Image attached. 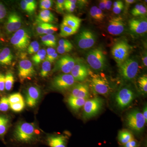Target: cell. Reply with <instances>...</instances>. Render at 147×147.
I'll return each instance as SVG.
<instances>
[{
	"label": "cell",
	"instance_id": "cell-1",
	"mask_svg": "<svg viewBox=\"0 0 147 147\" xmlns=\"http://www.w3.org/2000/svg\"><path fill=\"white\" fill-rule=\"evenodd\" d=\"M36 130L34 124L26 122L20 123L14 130V139L17 142L24 144L32 143L36 138Z\"/></svg>",
	"mask_w": 147,
	"mask_h": 147
},
{
	"label": "cell",
	"instance_id": "cell-2",
	"mask_svg": "<svg viewBox=\"0 0 147 147\" xmlns=\"http://www.w3.org/2000/svg\"><path fill=\"white\" fill-rule=\"evenodd\" d=\"M88 63L96 71H102L106 65V57L100 48H94L87 53L86 57Z\"/></svg>",
	"mask_w": 147,
	"mask_h": 147
},
{
	"label": "cell",
	"instance_id": "cell-3",
	"mask_svg": "<svg viewBox=\"0 0 147 147\" xmlns=\"http://www.w3.org/2000/svg\"><path fill=\"white\" fill-rule=\"evenodd\" d=\"M119 73L125 81H131L136 77L139 69L138 61L133 58H128L119 66Z\"/></svg>",
	"mask_w": 147,
	"mask_h": 147
},
{
	"label": "cell",
	"instance_id": "cell-4",
	"mask_svg": "<svg viewBox=\"0 0 147 147\" xmlns=\"http://www.w3.org/2000/svg\"><path fill=\"white\" fill-rule=\"evenodd\" d=\"M130 50V45L124 40H119L113 45L111 54L118 66L128 59Z\"/></svg>",
	"mask_w": 147,
	"mask_h": 147
},
{
	"label": "cell",
	"instance_id": "cell-5",
	"mask_svg": "<svg viewBox=\"0 0 147 147\" xmlns=\"http://www.w3.org/2000/svg\"><path fill=\"white\" fill-rule=\"evenodd\" d=\"M90 84L92 89L98 94L107 96L112 90L108 80L98 74L92 75Z\"/></svg>",
	"mask_w": 147,
	"mask_h": 147
},
{
	"label": "cell",
	"instance_id": "cell-6",
	"mask_svg": "<svg viewBox=\"0 0 147 147\" xmlns=\"http://www.w3.org/2000/svg\"><path fill=\"white\" fill-rule=\"evenodd\" d=\"M126 122L129 128L137 132L142 131L147 123L142 112L136 109L127 114Z\"/></svg>",
	"mask_w": 147,
	"mask_h": 147
},
{
	"label": "cell",
	"instance_id": "cell-7",
	"mask_svg": "<svg viewBox=\"0 0 147 147\" xmlns=\"http://www.w3.org/2000/svg\"><path fill=\"white\" fill-rule=\"evenodd\" d=\"M31 36L26 29H20L11 37L10 42L15 48L20 50L28 49L30 43Z\"/></svg>",
	"mask_w": 147,
	"mask_h": 147
},
{
	"label": "cell",
	"instance_id": "cell-8",
	"mask_svg": "<svg viewBox=\"0 0 147 147\" xmlns=\"http://www.w3.org/2000/svg\"><path fill=\"white\" fill-rule=\"evenodd\" d=\"M103 104V100L100 98L88 99L83 106V118L88 119L96 116L102 109Z\"/></svg>",
	"mask_w": 147,
	"mask_h": 147
},
{
	"label": "cell",
	"instance_id": "cell-9",
	"mask_svg": "<svg viewBox=\"0 0 147 147\" xmlns=\"http://www.w3.org/2000/svg\"><path fill=\"white\" fill-rule=\"evenodd\" d=\"M134 98V93L132 90L128 88H123L116 94L115 101L119 109L123 110L131 105Z\"/></svg>",
	"mask_w": 147,
	"mask_h": 147
},
{
	"label": "cell",
	"instance_id": "cell-10",
	"mask_svg": "<svg viewBox=\"0 0 147 147\" xmlns=\"http://www.w3.org/2000/svg\"><path fill=\"white\" fill-rule=\"evenodd\" d=\"M96 41L95 35L89 30H84L81 31L76 37V45L82 50H87L93 47Z\"/></svg>",
	"mask_w": 147,
	"mask_h": 147
},
{
	"label": "cell",
	"instance_id": "cell-11",
	"mask_svg": "<svg viewBox=\"0 0 147 147\" xmlns=\"http://www.w3.org/2000/svg\"><path fill=\"white\" fill-rule=\"evenodd\" d=\"M75 79L70 74H59L55 76L52 82L53 89L58 91L68 90L75 85Z\"/></svg>",
	"mask_w": 147,
	"mask_h": 147
},
{
	"label": "cell",
	"instance_id": "cell-12",
	"mask_svg": "<svg viewBox=\"0 0 147 147\" xmlns=\"http://www.w3.org/2000/svg\"><path fill=\"white\" fill-rule=\"evenodd\" d=\"M35 73V70L30 61L24 60L19 63L18 76L21 82H23L26 79H30L34 76Z\"/></svg>",
	"mask_w": 147,
	"mask_h": 147
},
{
	"label": "cell",
	"instance_id": "cell-13",
	"mask_svg": "<svg viewBox=\"0 0 147 147\" xmlns=\"http://www.w3.org/2000/svg\"><path fill=\"white\" fill-rule=\"evenodd\" d=\"M76 62V60L70 56L68 55L63 56L56 62L53 71H61L65 74L70 73Z\"/></svg>",
	"mask_w": 147,
	"mask_h": 147
},
{
	"label": "cell",
	"instance_id": "cell-14",
	"mask_svg": "<svg viewBox=\"0 0 147 147\" xmlns=\"http://www.w3.org/2000/svg\"><path fill=\"white\" fill-rule=\"evenodd\" d=\"M129 30L132 33L141 35L147 31V19L146 17L132 18L128 21Z\"/></svg>",
	"mask_w": 147,
	"mask_h": 147
},
{
	"label": "cell",
	"instance_id": "cell-15",
	"mask_svg": "<svg viewBox=\"0 0 147 147\" xmlns=\"http://www.w3.org/2000/svg\"><path fill=\"white\" fill-rule=\"evenodd\" d=\"M125 29V24L121 17H114L109 20L107 30L110 34L119 35L123 32Z\"/></svg>",
	"mask_w": 147,
	"mask_h": 147
},
{
	"label": "cell",
	"instance_id": "cell-16",
	"mask_svg": "<svg viewBox=\"0 0 147 147\" xmlns=\"http://www.w3.org/2000/svg\"><path fill=\"white\" fill-rule=\"evenodd\" d=\"M70 74L75 81L82 82L88 76L89 72L86 66L80 61L76 62L75 65L71 69Z\"/></svg>",
	"mask_w": 147,
	"mask_h": 147
},
{
	"label": "cell",
	"instance_id": "cell-17",
	"mask_svg": "<svg viewBox=\"0 0 147 147\" xmlns=\"http://www.w3.org/2000/svg\"><path fill=\"white\" fill-rule=\"evenodd\" d=\"M40 90L38 87L32 86L29 87L26 93V102L29 107L34 108L36 106L40 97Z\"/></svg>",
	"mask_w": 147,
	"mask_h": 147
},
{
	"label": "cell",
	"instance_id": "cell-18",
	"mask_svg": "<svg viewBox=\"0 0 147 147\" xmlns=\"http://www.w3.org/2000/svg\"><path fill=\"white\" fill-rule=\"evenodd\" d=\"M22 25L21 17L16 12L10 13L6 24V29L9 33L16 32L20 29Z\"/></svg>",
	"mask_w": 147,
	"mask_h": 147
},
{
	"label": "cell",
	"instance_id": "cell-19",
	"mask_svg": "<svg viewBox=\"0 0 147 147\" xmlns=\"http://www.w3.org/2000/svg\"><path fill=\"white\" fill-rule=\"evenodd\" d=\"M71 96L88 99L90 96L89 88L85 84L74 85L71 90Z\"/></svg>",
	"mask_w": 147,
	"mask_h": 147
},
{
	"label": "cell",
	"instance_id": "cell-20",
	"mask_svg": "<svg viewBox=\"0 0 147 147\" xmlns=\"http://www.w3.org/2000/svg\"><path fill=\"white\" fill-rule=\"evenodd\" d=\"M47 144L50 147H67V139L63 135H50L47 139Z\"/></svg>",
	"mask_w": 147,
	"mask_h": 147
},
{
	"label": "cell",
	"instance_id": "cell-21",
	"mask_svg": "<svg viewBox=\"0 0 147 147\" xmlns=\"http://www.w3.org/2000/svg\"><path fill=\"white\" fill-rule=\"evenodd\" d=\"M82 22V19L79 17L72 14H67L64 17L62 24L78 30Z\"/></svg>",
	"mask_w": 147,
	"mask_h": 147
},
{
	"label": "cell",
	"instance_id": "cell-22",
	"mask_svg": "<svg viewBox=\"0 0 147 147\" xmlns=\"http://www.w3.org/2000/svg\"><path fill=\"white\" fill-rule=\"evenodd\" d=\"M13 58L11 50L8 47H5L0 53V64L9 65H11Z\"/></svg>",
	"mask_w": 147,
	"mask_h": 147
},
{
	"label": "cell",
	"instance_id": "cell-23",
	"mask_svg": "<svg viewBox=\"0 0 147 147\" xmlns=\"http://www.w3.org/2000/svg\"><path fill=\"white\" fill-rule=\"evenodd\" d=\"M55 20V17L53 13L49 10H42L38 15L36 18L37 23L50 24Z\"/></svg>",
	"mask_w": 147,
	"mask_h": 147
},
{
	"label": "cell",
	"instance_id": "cell-24",
	"mask_svg": "<svg viewBox=\"0 0 147 147\" xmlns=\"http://www.w3.org/2000/svg\"><path fill=\"white\" fill-rule=\"evenodd\" d=\"M88 99L70 96L67 99L69 105L72 110L77 111L83 107Z\"/></svg>",
	"mask_w": 147,
	"mask_h": 147
},
{
	"label": "cell",
	"instance_id": "cell-25",
	"mask_svg": "<svg viewBox=\"0 0 147 147\" xmlns=\"http://www.w3.org/2000/svg\"><path fill=\"white\" fill-rule=\"evenodd\" d=\"M133 139H134L133 135L128 130H122L119 132V142L123 146Z\"/></svg>",
	"mask_w": 147,
	"mask_h": 147
},
{
	"label": "cell",
	"instance_id": "cell-26",
	"mask_svg": "<svg viewBox=\"0 0 147 147\" xmlns=\"http://www.w3.org/2000/svg\"><path fill=\"white\" fill-rule=\"evenodd\" d=\"M147 12L146 7L142 4H137L131 11V15L135 17H144Z\"/></svg>",
	"mask_w": 147,
	"mask_h": 147
},
{
	"label": "cell",
	"instance_id": "cell-27",
	"mask_svg": "<svg viewBox=\"0 0 147 147\" xmlns=\"http://www.w3.org/2000/svg\"><path fill=\"white\" fill-rule=\"evenodd\" d=\"M42 44L49 47H55L57 45L56 37L53 34L45 35L41 38Z\"/></svg>",
	"mask_w": 147,
	"mask_h": 147
},
{
	"label": "cell",
	"instance_id": "cell-28",
	"mask_svg": "<svg viewBox=\"0 0 147 147\" xmlns=\"http://www.w3.org/2000/svg\"><path fill=\"white\" fill-rule=\"evenodd\" d=\"M90 15L92 18L98 21H102L105 18L102 10L96 6H93L90 11Z\"/></svg>",
	"mask_w": 147,
	"mask_h": 147
},
{
	"label": "cell",
	"instance_id": "cell-29",
	"mask_svg": "<svg viewBox=\"0 0 147 147\" xmlns=\"http://www.w3.org/2000/svg\"><path fill=\"white\" fill-rule=\"evenodd\" d=\"M77 31L71 27L61 24V25L60 35L62 37H66L75 34L77 32Z\"/></svg>",
	"mask_w": 147,
	"mask_h": 147
},
{
	"label": "cell",
	"instance_id": "cell-30",
	"mask_svg": "<svg viewBox=\"0 0 147 147\" xmlns=\"http://www.w3.org/2000/svg\"><path fill=\"white\" fill-rule=\"evenodd\" d=\"M46 51L45 49L39 50L32 57V59L36 65H38L45 60Z\"/></svg>",
	"mask_w": 147,
	"mask_h": 147
},
{
	"label": "cell",
	"instance_id": "cell-31",
	"mask_svg": "<svg viewBox=\"0 0 147 147\" xmlns=\"http://www.w3.org/2000/svg\"><path fill=\"white\" fill-rule=\"evenodd\" d=\"M9 124V119L4 116L0 115V136L5 134Z\"/></svg>",
	"mask_w": 147,
	"mask_h": 147
},
{
	"label": "cell",
	"instance_id": "cell-32",
	"mask_svg": "<svg viewBox=\"0 0 147 147\" xmlns=\"http://www.w3.org/2000/svg\"><path fill=\"white\" fill-rule=\"evenodd\" d=\"M51 70V63L45 60L42 63L40 75L42 78L47 77Z\"/></svg>",
	"mask_w": 147,
	"mask_h": 147
},
{
	"label": "cell",
	"instance_id": "cell-33",
	"mask_svg": "<svg viewBox=\"0 0 147 147\" xmlns=\"http://www.w3.org/2000/svg\"><path fill=\"white\" fill-rule=\"evenodd\" d=\"M14 82V77L13 74L11 72H7L5 75V89L10 91L13 88Z\"/></svg>",
	"mask_w": 147,
	"mask_h": 147
},
{
	"label": "cell",
	"instance_id": "cell-34",
	"mask_svg": "<svg viewBox=\"0 0 147 147\" xmlns=\"http://www.w3.org/2000/svg\"><path fill=\"white\" fill-rule=\"evenodd\" d=\"M138 84L141 91L146 94L147 93V76L146 74L139 77L138 80Z\"/></svg>",
	"mask_w": 147,
	"mask_h": 147
},
{
	"label": "cell",
	"instance_id": "cell-35",
	"mask_svg": "<svg viewBox=\"0 0 147 147\" xmlns=\"http://www.w3.org/2000/svg\"><path fill=\"white\" fill-rule=\"evenodd\" d=\"M9 104H13L24 101V97L21 93L19 92L11 94L8 98Z\"/></svg>",
	"mask_w": 147,
	"mask_h": 147
},
{
	"label": "cell",
	"instance_id": "cell-36",
	"mask_svg": "<svg viewBox=\"0 0 147 147\" xmlns=\"http://www.w3.org/2000/svg\"><path fill=\"white\" fill-rule=\"evenodd\" d=\"M25 107V101L9 104V108L11 109L16 113H19L24 110Z\"/></svg>",
	"mask_w": 147,
	"mask_h": 147
},
{
	"label": "cell",
	"instance_id": "cell-37",
	"mask_svg": "<svg viewBox=\"0 0 147 147\" xmlns=\"http://www.w3.org/2000/svg\"><path fill=\"white\" fill-rule=\"evenodd\" d=\"M9 108V102L8 98L3 97L0 100V111L6 112Z\"/></svg>",
	"mask_w": 147,
	"mask_h": 147
},
{
	"label": "cell",
	"instance_id": "cell-38",
	"mask_svg": "<svg viewBox=\"0 0 147 147\" xmlns=\"http://www.w3.org/2000/svg\"><path fill=\"white\" fill-rule=\"evenodd\" d=\"M57 27L55 25L50 24H45L44 34H53L55 32L57 31Z\"/></svg>",
	"mask_w": 147,
	"mask_h": 147
},
{
	"label": "cell",
	"instance_id": "cell-39",
	"mask_svg": "<svg viewBox=\"0 0 147 147\" xmlns=\"http://www.w3.org/2000/svg\"><path fill=\"white\" fill-rule=\"evenodd\" d=\"M53 5V1L51 0H42L40 1V7L42 10H48Z\"/></svg>",
	"mask_w": 147,
	"mask_h": 147
},
{
	"label": "cell",
	"instance_id": "cell-40",
	"mask_svg": "<svg viewBox=\"0 0 147 147\" xmlns=\"http://www.w3.org/2000/svg\"><path fill=\"white\" fill-rule=\"evenodd\" d=\"M73 46H61L59 45L57 48V51L59 54H63L70 52L72 50Z\"/></svg>",
	"mask_w": 147,
	"mask_h": 147
},
{
	"label": "cell",
	"instance_id": "cell-41",
	"mask_svg": "<svg viewBox=\"0 0 147 147\" xmlns=\"http://www.w3.org/2000/svg\"><path fill=\"white\" fill-rule=\"evenodd\" d=\"M21 8L24 10V11H26L27 13L29 14H32L34 12L29 6L27 4V3L26 2L25 0L24 1H22L21 2Z\"/></svg>",
	"mask_w": 147,
	"mask_h": 147
},
{
	"label": "cell",
	"instance_id": "cell-42",
	"mask_svg": "<svg viewBox=\"0 0 147 147\" xmlns=\"http://www.w3.org/2000/svg\"><path fill=\"white\" fill-rule=\"evenodd\" d=\"M64 0H58L56 2V9L58 11L62 12L64 9Z\"/></svg>",
	"mask_w": 147,
	"mask_h": 147
},
{
	"label": "cell",
	"instance_id": "cell-43",
	"mask_svg": "<svg viewBox=\"0 0 147 147\" xmlns=\"http://www.w3.org/2000/svg\"><path fill=\"white\" fill-rule=\"evenodd\" d=\"M139 143L137 140L133 139L123 146V147H139Z\"/></svg>",
	"mask_w": 147,
	"mask_h": 147
},
{
	"label": "cell",
	"instance_id": "cell-44",
	"mask_svg": "<svg viewBox=\"0 0 147 147\" xmlns=\"http://www.w3.org/2000/svg\"><path fill=\"white\" fill-rule=\"evenodd\" d=\"M5 90V75L0 74V92L3 91Z\"/></svg>",
	"mask_w": 147,
	"mask_h": 147
},
{
	"label": "cell",
	"instance_id": "cell-45",
	"mask_svg": "<svg viewBox=\"0 0 147 147\" xmlns=\"http://www.w3.org/2000/svg\"><path fill=\"white\" fill-rule=\"evenodd\" d=\"M38 23V24L36 28L37 32L39 34H44L45 23Z\"/></svg>",
	"mask_w": 147,
	"mask_h": 147
},
{
	"label": "cell",
	"instance_id": "cell-46",
	"mask_svg": "<svg viewBox=\"0 0 147 147\" xmlns=\"http://www.w3.org/2000/svg\"><path fill=\"white\" fill-rule=\"evenodd\" d=\"M56 53V50L53 47H48L46 52V58L45 60L48 61L50 57Z\"/></svg>",
	"mask_w": 147,
	"mask_h": 147
},
{
	"label": "cell",
	"instance_id": "cell-47",
	"mask_svg": "<svg viewBox=\"0 0 147 147\" xmlns=\"http://www.w3.org/2000/svg\"><path fill=\"white\" fill-rule=\"evenodd\" d=\"M6 13L5 7L1 3H0V20L5 18L6 15Z\"/></svg>",
	"mask_w": 147,
	"mask_h": 147
},
{
	"label": "cell",
	"instance_id": "cell-48",
	"mask_svg": "<svg viewBox=\"0 0 147 147\" xmlns=\"http://www.w3.org/2000/svg\"><path fill=\"white\" fill-rule=\"evenodd\" d=\"M76 7V4H70L64 3V9L69 12H73Z\"/></svg>",
	"mask_w": 147,
	"mask_h": 147
},
{
	"label": "cell",
	"instance_id": "cell-49",
	"mask_svg": "<svg viewBox=\"0 0 147 147\" xmlns=\"http://www.w3.org/2000/svg\"><path fill=\"white\" fill-rule=\"evenodd\" d=\"M25 1L29 7L34 11L36 8V1L34 0H25Z\"/></svg>",
	"mask_w": 147,
	"mask_h": 147
},
{
	"label": "cell",
	"instance_id": "cell-50",
	"mask_svg": "<svg viewBox=\"0 0 147 147\" xmlns=\"http://www.w3.org/2000/svg\"><path fill=\"white\" fill-rule=\"evenodd\" d=\"M124 8V5L123 3L115 7H113V11L115 14H118L121 13L122 11L123 10Z\"/></svg>",
	"mask_w": 147,
	"mask_h": 147
},
{
	"label": "cell",
	"instance_id": "cell-51",
	"mask_svg": "<svg viewBox=\"0 0 147 147\" xmlns=\"http://www.w3.org/2000/svg\"><path fill=\"white\" fill-rule=\"evenodd\" d=\"M59 45L61 46H73L72 44L67 39H61L59 41Z\"/></svg>",
	"mask_w": 147,
	"mask_h": 147
},
{
	"label": "cell",
	"instance_id": "cell-52",
	"mask_svg": "<svg viewBox=\"0 0 147 147\" xmlns=\"http://www.w3.org/2000/svg\"><path fill=\"white\" fill-rule=\"evenodd\" d=\"M40 45L39 43H38L36 45H35L33 47H32L30 50H28V53L30 55L35 54L38 50H39Z\"/></svg>",
	"mask_w": 147,
	"mask_h": 147
},
{
	"label": "cell",
	"instance_id": "cell-53",
	"mask_svg": "<svg viewBox=\"0 0 147 147\" xmlns=\"http://www.w3.org/2000/svg\"><path fill=\"white\" fill-rule=\"evenodd\" d=\"M105 9L110 10L112 5V1L109 0H105Z\"/></svg>",
	"mask_w": 147,
	"mask_h": 147
},
{
	"label": "cell",
	"instance_id": "cell-54",
	"mask_svg": "<svg viewBox=\"0 0 147 147\" xmlns=\"http://www.w3.org/2000/svg\"><path fill=\"white\" fill-rule=\"evenodd\" d=\"M58 57V54L57 53H55L54 55H52L49 59L48 60V61L50 62V63H53L55 60H56Z\"/></svg>",
	"mask_w": 147,
	"mask_h": 147
},
{
	"label": "cell",
	"instance_id": "cell-55",
	"mask_svg": "<svg viewBox=\"0 0 147 147\" xmlns=\"http://www.w3.org/2000/svg\"><path fill=\"white\" fill-rule=\"evenodd\" d=\"M99 8L101 10H104L105 9V0H102L99 2Z\"/></svg>",
	"mask_w": 147,
	"mask_h": 147
},
{
	"label": "cell",
	"instance_id": "cell-56",
	"mask_svg": "<svg viewBox=\"0 0 147 147\" xmlns=\"http://www.w3.org/2000/svg\"><path fill=\"white\" fill-rule=\"evenodd\" d=\"M143 116L144 117V118L145 120H146V122L147 123V105L144 106V109H143Z\"/></svg>",
	"mask_w": 147,
	"mask_h": 147
},
{
	"label": "cell",
	"instance_id": "cell-57",
	"mask_svg": "<svg viewBox=\"0 0 147 147\" xmlns=\"http://www.w3.org/2000/svg\"><path fill=\"white\" fill-rule=\"evenodd\" d=\"M142 60H143V63L146 67H147V54H145L144 55V57L142 58Z\"/></svg>",
	"mask_w": 147,
	"mask_h": 147
},
{
	"label": "cell",
	"instance_id": "cell-58",
	"mask_svg": "<svg viewBox=\"0 0 147 147\" xmlns=\"http://www.w3.org/2000/svg\"><path fill=\"white\" fill-rule=\"evenodd\" d=\"M125 5L128 6L136 2V1L135 0H125Z\"/></svg>",
	"mask_w": 147,
	"mask_h": 147
},
{
	"label": "cell",
	"instance_id": "cell-59",
	"mask_svg": "<svg viewBox=\"0 0 147 147\" xmlns=\"http://www.w3.org/2000/svg\"><path fill=\"white\" fill-rule=\"evenodd\" d=\"M77 1L76 0H66L65 1V3H66L70 4H76Z\"/></svg>",
	"mask_w": 147,
	"mask_h": 147
},
{
	"label": "cell",
	"instance_id": "cell-60",
	"mask_svg": "<svg viewBox=\"0 0 147 147\" xmlns=\"http://www.w3.org/2000/svg\"><path fill=\"white\" fill-rule=\"evenodd\" d=\"M122 3H123V2L121 1H116L113 3V7H115L117 6L120 5Z\"/></svg>",
	"mask_w": 147,
	"mask_h": 147
}]
</instances>
